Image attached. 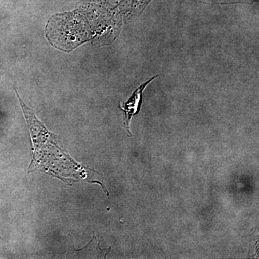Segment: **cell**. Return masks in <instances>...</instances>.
<instances>
[{"instance_id": "obj_2", "label": "cell", "mask_w": 259, "mask_h": 259, "mask_svg": "<svg viewBox=\"0 0 259 259\" xmlns=\"http://www.w3.org/2000/svg\"><path fill=\"white\" fill-rule=\"evenodd\" d=\"M157 76H153L151 79L148 80L144 84L141 85L139 88L135 90L134 93L130 97L128 101L125 103L120 104V107L124 112V122L130 134V123H131V117L135 115H137L141 109V102H142L143 92L151 81H153Z\"/></svg>"}, {"instance_id": "obj_1", "label": "cell", "mask_w": 259, "mask_h": 259, "mask_svg": "<svg viewBox=\"0 0 259 259\" xmlns=\"http://www.w3.org/2000/svg\"><path fill=\"white\" fill-rule=\"evenodd\" d=\"M16 93L31 134L32 160L29 172L42 171L63 181L69 180L70 175H76L79 165L59 146V137L48 131Z\"/></svg>"}]
</instances>
